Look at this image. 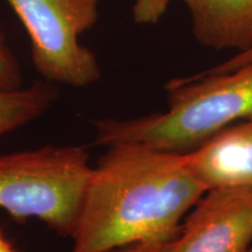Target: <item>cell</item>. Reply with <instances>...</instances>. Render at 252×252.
Segmentation results:
<instances>
[{
  "label": "cell",
  "mask_w": 252,
  "mask_h": 252,
  "mask_svg": "<svg viewBox=\"0 0 252 252\" xmlns=\"http://www.w3.org/2000/svg\"><path fill=\"white\" fill-rule=\"evenodd\" d=\"M207 190L184 153L139 143L108 146L88 180L70 235L72 252L165 244Z\"/></svg>",
  "instance_id": "obj_1"
},
{
  "label": "cell",
  "mask_w": 252,
  "mask_h": 252,
  "mask_svg": "<svg viewBox=\"0 0 252 252\" xmlns=\"http://www.w3.org/2000/svg\"><path fill=\"white\" fill-rule=\"evenodd\" d=\"M166 91V112L94 122V143H139L188 153L229 126L252 119V65L228 74L173 80Z\"/></svg>",
  "instance_id": "obj_2"
},
{
  "label": "cell",
  "mask_w": 252,
  "mask_h": 252,
  "mask_svg": "<svg viewBox=\"0 0 252 252\" xmlns=\"http://www.w3.org/2000/svg\"><path fill=\"white\" fill-rule=\"evenodd\" d=\"M93 167L77 146H42L0 156V209L39 220L70 237Z\"/></svg>",
  "instance_id": "obj_3"
},
{
  "label": "cell",
  "mask_w": 252,
  "mask_h": 252,
  "mask_svg": "<svg viewBox=\"0 0 252 252\" xmlns=\"http://www.w3.org/2000/svg\"><path fill=\"white\" fill-rule=\"evenodd\" d=\"M23 23L34 68L46 81L83 88L100 77L93 50L78 41L98 20L100 0H6Z\"/></svg>",
  "instance_id": "obj_4"
},
{
  "label": "cell",
  "mask_w": 252,
  "mask_h": 252,
  "mask_svg": "<svg viewBox=\"0 0 252 252\" xmlns=\"http://www.w3.org/2000/svg\"><path fill=\"white\" fill-rule=\"evenodd\" d=\"M252 247V188H209L175 238L156 252H248Z\"/></svg>",
  "instance_id": "obj_5"
},
{
  "label": "cell",
  "mask_w": 252,
  "mask_h": 252,
  "mask_svg": "<svg viewBox=\"0 0 252 252\" xmlns=\"http://www.w3.org/2000/svg\"><path fill=\"white\" fill-rule=\"evenodd\" d=\"M186 161L207 188H252V119L236 123L188 153Z\"/></svg>",
  "instance_id": "obj_6"
},
{
  "label": "cell",
  "mask_w": 252,
  "mask_h": 252,
  "mask_svg": "<svg viewBox=\"0 0 252 252\" xmlns=\"http://www.w3.org/2000/svg\"><path fill=\"white\" fill-rule=\"evenodd\" d=\"M198 43L215 50L252 49V0H184Z\"/></svg>",
  "instance_id": "obj_7"
},
{
  "label": "cell",
  "mask_w": 252,
  "mask_h": 252,
  "mask_svg": "<svg viewBox=\"0 0 252 252\" xmlns=\"http://www.w3.org/2000/svg\"><path fill=\"white\" fill-rule=\"evenodd\" d=\"M58 90L48 81L18 89L0 90V137L30 124L52 108Z\"/></svg>",
  "instance_id": "obj_8"
},
{
  "label": "cell",
  "mask_w": 252,
  "mask_h": 252,
  "mask_svg": "<svg viewBox=\"0 0 252 252\" xmlns=\"http://www.w3.org/2000/svg\"><path fill=\"white\" fill-rule=\"evenodd\" d=\"M24 86L21 67L9 46L0 19V90L18 89Z\"/></svg>",
  "instance_id": "obj_9"
},
{
  "label": "cell",
  "mask_w": 252,
  "mask_h": 252,
  "mask_svg": "<svg viewBox=\"0 0 252 252\" xmlns=\"http://www.w3.org/2000/svg\"><path fill=\"white\" fill-rule=\"evenodd\" d=\"M172 0H134L133 20L139 25L157 24L165 14Z\"/></svg>",
  "instance_id": "obj_10"
},
{
  "label": "cell",
  "mask_w": 252,
  "mask_h": 252,
  "mask_svg": "<svg viewBox=\"0 0 252 252\" xmlns=\"http://www.w3.org/2000/svg\"><path fill=\"white\" fill-rule=\"evenodd\" d=\"M248 65H252V49L249 52L236 54L231 59L226 60L225 62L214 67L213 70L216 74H226V72H231L237 69L248 67Z\"/></svg>",
  "instance_id": "obj_11"
},
{
  "label": "cell",
  "mask_w": 252,
  "mask_h": 252,
  "mask_svg": "<svg viewBox=\"0 0 252 252\" xmlns=\"http://www.w3.org/2000/svg\"><path fill=\"white\" fill-rule=\"evenodd\" d=\"M159 244H152V243H135L126 245V247H122L115 250H111L109 252H156V250L159 248Z\"/></svg>",
  "instance_id": "obj_12"
},
{
  "label": "cell",
  "mask_w": 252,
  "mask_h": 252,
  "mask_svg": "<svg viewBox=\"0 0 252 252\" xmlns=\"http://www.w3.org/2000/svg\"><path fill=\"white\" fill-rule=\"evenodd\" d=\"M0 252H17L0 229Z\"/></svg>",
  "instance_id": "obj_13"
},
{
  "label": "cell",
  "mask_w": 252,
  "mask_h": 252,
  "mask_svg": "<svg viewBox=\"0 0 252 252\" xmlns=\"http://www.w3.org/2000/svg\"><path fill=\"white\" fill-rule=\"evenodd\" d=\"M248 252H252V247H251V248H250V250H249V251H248Z\"/></svg>",
  "instance_id": "obj_14"
}]
</instances>
